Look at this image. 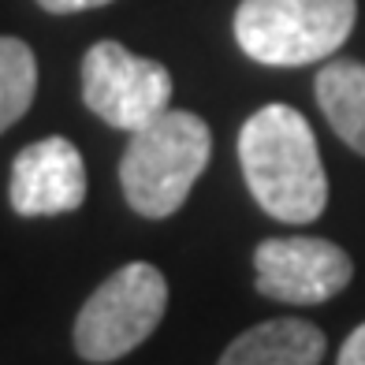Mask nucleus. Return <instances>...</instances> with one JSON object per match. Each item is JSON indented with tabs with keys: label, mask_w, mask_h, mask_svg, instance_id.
I'll return each mask as SVG.
<instances>
[{
	"label": "nucleus",
	"mask_w": 365,
	"mask_h": 365,
	"mask_svg": "<svg viewBox=\"0 0 365 365\" xmlns=\"http://www.w3.org/2000/svg\"><path fill=\"white\" fill-rule=\"evenodd\" d=\"M336 365H365V321H361V324L351 331V336L343 339Z\"/></svg>",
	"instance_id": "9b49d317"
},
{
	"label": "nucleus",
	"mask_w": 365,
	"mask_h": 365,
	"mask_svg": "<svg viewBox=\"0 0 365 365\" xmlns=\"http://www.w3.org/2000/svg\"><path fill=\"white\" fill-rule=\"evenodd\" d=\"M324 351L328 339L317 324L298 317H276L231 339L217 365H321Z\"/></svg>",
	"instance_id": "6e6552de"
},
{
	"label": "nucleus",
	"mask_w": 365,
	"mask_h": 365,
	"mask_svg": "<svg viewBox=\"0 0 365 365\" xmlns=\"http://www.w3.org/2000/svg\"><path fill=\"white\" fill-rule=\"evenodd\" d=\"M212 153L209 123L197 112L168 108L130 135L120 157L127 205L149 220H164L187 202Z\"/></svg>",
	"instance_id": "f03ea898"
},
{
	"label": "nucleus",
	"mask_w": 365,
	"mask_h": 365,
	"mask_svg": "<svg viewBox=\"0 0 365 365\" xmlns=\"http://www.w3.org/2000/svg\"><path fill=\"white\" fill-rule=\"evenodd\" d=\"M354 276L351 254L331 239L284 235L264 239L254 250V287L287 306H317L336 298Z\"/></svg>",
	"instance_id": "423d86ee"
},
{
	"label": "nucleus",
	"mask_w": 365,
	"mask_h": 365,
	"mask_svg": "<svg viewBox=\"0 0 365 365\" xmlns=\"http://www.w3.org/2000/svg\"><path fill=\"white\" fill-rule=\"evenodd\" d=\"M82 101L115 130L135 135L172 105V75L164 63L130 53L120 41H97L82 56Z\"/></svg>",
	"instance_id": "39448f33"
},
{
	"label": "nucleus",
	"mask_w": 365,
	"mask_h": 365,
	"mask_svg": "<svg viewBox=\"0 0 365 365\" xmlns=\"http://www.w3.org/2000/svg\"><path fill=\"white\" fill-rule=\"evenodd\" d=\"M239 164L254 202L279 224H313L328 205V175L309 120L264 105L239 130Z\"/></svg>",
	"instance_id": "f257e3e1"
},
{
	"label": "nucleus",
	"mask_w": 365,
	"mask_h": 365,
	"mask_svg": "<svg viewBox=\"0 0 365 365\" xmlns=\"http://www.w3.org/2000/svg\"><path fill=\"white\" fill-rule=\"evenodd\" d=\"M38 93V60L23 38H0V135L19 123Z\"/></svg>",
	"instance_id": "9d476101"
},
{
	"label": "nucleus",
	"mask_w": 365,
	"mask_h": 365,
	"mask_svg": "<svg viewBox=\"0 0 365 365\" xmlns=\"http://www.w3.org/2000/svg\"><path fill=\"white\" fill-rule=\"evenodd\" d=\"M168 309V279L157 264L130 261L97 287L75 317V351L93 365L127 358L157 331Z\"/></svg>",
	"instance_id": "20e7f679"
},
{
	"label": "nucleus",
	"mask_w": 365,
	"mask_h": 365,
	"mask_svg": "<svg viewBox=\"0 0 365 365\" xmlns=\"http://www.w3.org/2000/svg\"><path fill=\"white\" fill-rule=\"evenodd\" d=\"M11 209L19 217H60L86 202V164L75 142L41 138L19 149L8 182Z\"/></svg>",
	"instance_id": "0eeeda50"
},
{
	"label": "nucleus",
	"mask_w": 365,
	"mask_h": 365,
	"mask_svg": "<svg viewBox=\"0 0 365 365\" xmlns=\"http://www.w3.org/2000/svg\"><path fill=\"white\" fill-rule=\"evenodd\" d=\"M317 105L328 127L365 157V63L361 60H331L313 82Z\"/></svg>",
	"instance_id": "1a4fd4ad"
},
{
	"label": "nucleus",
	"mask_w": 365,
	"mask_h": 365,
	"mask_svg": "<svg viewBox=\"0 0 365 365\" xmlns=\"http://www.w3.org/2000/svg\"><path fill=\"white\" fill-rule=\"evenodd\" d=\"M45 11L53 15H75V11H90V8H105L112 0H38Z\"/></svg>",
	"instance_id": "f8f14e48"
},
{
	"label": "nucleus",
	"mask_w": 365,
	"mask_h": 365,
	"mask_svg": "<svg viewBox=\"0 0 365 365\" xmlns=\"http://www.w3.org/2000/svg\"><path fill=\"white\" fill-rule=\"evenodd\" d=\"M358 0H242L235 8V41L269 68H302L328 60L351 38Z\"/></svg>",
	"instance_id": "7ed1b4c3"
}]
</instances>
